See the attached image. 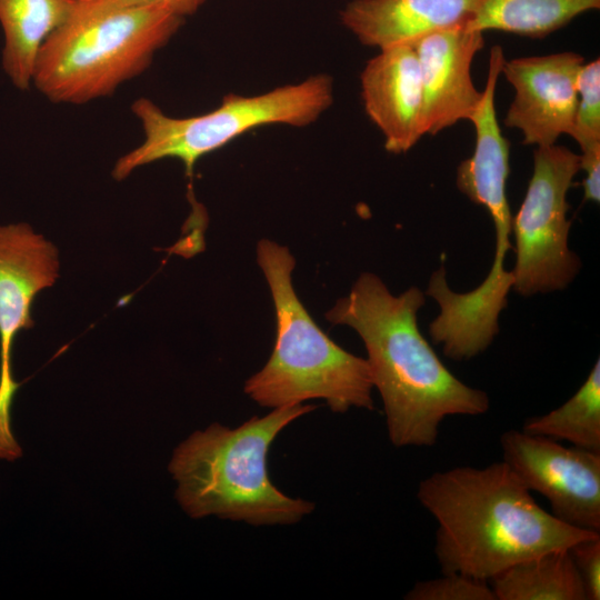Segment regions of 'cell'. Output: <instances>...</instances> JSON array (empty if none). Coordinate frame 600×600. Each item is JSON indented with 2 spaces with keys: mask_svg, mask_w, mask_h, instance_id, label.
<instances>
[{
  "mask_svg": "<svg viewBox=\"0 0 600 600\" xmlns=\"http://www.w3.org/2000/svg\"><path fill=\"white\" fill-rule=\"evenodd\" d=\"M599 7L600 0H482L468 28L543 38Z\"/></svg>",
  "mask_w": 600,
  "mask_h": 600,
  "instance_id": "e0dca14e",
  "label": "cell"
},
{
  "mask_svg": "<svg viewBox=\"0 0 600 600\" xmlns=\"http://www.w3.org/2000/svg\"><path fill=\"white\" fill-rule=\"evenodd\" d=\"M332 102L333 80L323 73L260 94L229 93L218 108L187 118L170 117L150 99L139 98L131 110L141 122L143 141L117 160L112 177L120 181L142 166L173 158L191 178L199 159L244 132L268 124L309 126Z\"/></svg>",
  "mask_w": 600,
  "mask_h": 600,
  "instance_id": "8992f818",
  "label": "cell"
},
{
  "mask_svg": "<svg viewBox=\"0 0 600 600\" xmlns=\"http://www.w3.org/2000/svg\"><path fill=\"white\" fill-rule=\"evenodd\" d=\"M313 404H287L239 427L219 423L180 443L169 463L176 497L192 518L217 516L251 526L294 524L314 503L280 491L268 473V452L278 434Z\"/></svg>",
  "mask_w": 600,
  "mask_h": 600,
  "instance_id": "3957f363",
  "label": "cell"
},
{
  "mask_svg": "<svg viewBox=\"0 0 600 600\" xmlns=\"http://www.w3.org/2000/svg\"><path fill=\"white\" fill-rule=\"evenodd\" d=\"M503 461L547 499L551 513L576 528L600 530V452L567 447L523 430L500 438Z\"/></svg>",
  "mask_w": 600,
  "mask_h": 600,
  "instance_id": "ba28073f",
  "label": "cell"
},
{
  "mask_svg": "<svg viewBox=\"0 0 600 600\" xmlns=\"http://www.w3.org/2000/svg\"><path fill=\"white\" fill-rule=\"evenodd\" d=\"M576 87L578 102L570 136L582 150L600 142V59L581 66Z\"/></svg>",
  "mask_w": 600,
  "mask_h": 600,
  "instance_id": "d6986e66",
  "label": "cell"
},
{
  "mask_svg": "<svg viewBox=\"0 0 600 600\" xmlns=\"http://www.w3.org/2000/svg\"><path fill=\"white\" fill-rule=\"evenodd\" d=\"M424 302L417 287L394 296L377 274L363 272L326 313L362 339L389 440L398 448L431 447L447 417L480 416L490 408L489 396L458 379L421 333L417 314Z\"/></svg>",
  "mask_w": 600,
  "mask_h": 600,
  "instance_id": "6da1fadb",
  "label": "cell"
},
{
  "mask_svg": "<svg viewBox=\"0 0 600 600\" xmlns=\"http://www.w3.org/2000/svg\"><path fill=\"white\" fill-rule=\"evenodd\" d=\"M119 6L133 7H160L173 14L184 18L193 14L206 2V0H107Z\"/></svg>",
  "mask_w": 600,
  "mask_h": 600,
  "instance_id": "603a6c76",
  "label": "cell"
},
{
  "mask_svg": "<svg viewBox=\"0 0 600 600\" xmlns=\"http://www.w3.org/2000/svg\"><path fill=\"white\" fill-rule=\"evenodd\" d=\"M360 80L364 110L383 134L386 150L409 151L423 136L422 83L413 46L381 49L367 62Z\"/></svg>",
  "mask_w": 600,
  "mask_h": 600,
  "instance_id": "7c38bea8",
  "label": "cell"
},
{
  "mask_svg": "<svg viewBox=\"0 0 600 600\" xmlns=\"http://www.w3.org/2000/svg\"><path fill=\"white\" fill-rule=\"evenodd\" d=\"M182 21L160 7L77 0L67 21L41 46L32 83L54 103L110 96L150 66Z\"/></svg>",
  "mask_w": 600,
  "mask_h": 600,
  "instance_id": "277c9868",
  "label": "cell"
},
{
  "mask_svg": "<svg viewBox=\"0 0 600 600\" xmlns=\"http://www.w3.org/2000/svg\"><path fill=\"white\" fill-rule=\"evenodd\" d=\"M583 584L587 600L600 599V533L569 548Z\"/></svg>",
  "mask_w": 600,
  "mask_h": 600,
  "instance_id": "44dd1931",
  "label": "cell"
},
{
  "mask_svg": "<svg viewBox=\"0 0 600 600\" xmlns=\"http://www.w3.org/2000/svg\"><path fill=\"white\" fill-rule=\"evenodd\" d=\"M522 430L600 452V360L571 398L543 416L529 418Z\"/></svg>",
  "mask_w": 600,
  "mask_h": 600,
  "instance_id": "ac0fdd59",
  "label": "cell"
},
{
  "mask_svg": "<svg viewBox=\"0 0 600 600\" xmlns=\"http://www.w3.org/2000/svg\"><path fill=\"white\" fill-rule=\"evenodd\" d=\"M417 498L438 523L434 553L442 572L483 581L599 534L544 510L503 460L436 471L420 481Z\"/></svg>",
  "mask_w": 600,
  "mask_h": 600,
  "instance_id": "7a4b0ae2",
  "label": "cell"
},
{
  "mask_svg": "<svg viewBox=\"0 0 600 600\" xmlns=\"http://www.w3.org/2000/svg\"><path fill=\"white\" fill-rule=\"evenodd\" d=\"M503 62L502 48L492 47L482 99L469 120L476 129L474 151L459 164L456 180L461 193L488 210L494 228H507L512 223L507 198L510 144L502 136L494 108V92Z\"/></svg>",
  "mask_w": 600,
  "mask_h": 600,
  "instance_id": "4fadbf2b",
  "label": "cell"
},
{
  "mask_svg": "<svg viewBox=\"0 0 600 600\" xmlns=\"http://www.w3.org/2000/svg\"><path fill=\"white\" fill-rule=\"evenodd\" d=\"M580 171V154L563 146L538 147L521 207L512 218L516 262L511 289L530 297L566 289L581 268L569 248L568 191Z\"/></svg>",
  "mask_w": 600,
  "mask_h": 600,
  "instance_id": "52a82bcc",
  "label": "cell"
},
{
  "mask_svg": "<svg viewBox=\"0 0 600 600\" xmlns=\"http://www.w3.org/2000/svg\"><path fill=\"white\" fill-rule=\"evenodd\" d=\"M482 0H353L340 12L342 24L366 46L380 50L423 36L470 24Z\"/></svg>",
  "mask_w": 600,
  "mask_h": 600,
  "instance_id": "5bb4252c",
  "label": "cell"
},
{
  "mask_svg": "<svg viewBox=\"0 0 600 600\" xmlns=\"http://www.w3.org/2000/svg\"><path fill=\"white\" fill-rule=\"evenodd\" d=\"M496 600H587L569 549L514 563L490 579Z\"/></svg>",
  "mask_w": 600,
  "mask_h": 600,
  "instance_id": "2e32d148",
  "label": "cell"
},
{
  "mask_svg": "<svg viewBox=\"0 0 600 600\" xmlns=\"http://www.w3.org/2000/svg\"><path fill=\"white\" fill-rule=\"evenodd\" d=\"M257 261L272 296L277 338L264 367L246 381L244 392L272 409L323 399L333 412L373 410L367 359L342 349L313 321L293 289L296 261L289 249L262 239Z\"/></svg>",
  "mask_w": 600,
  "mask_h": 600,
  "instance_id": "5b68a950",
  "label": "cell"
},
{
  "mask_svg": "<svg viewBox=\"0 0 600 600\" xmlns=\"http://www.w3.org/2000/svg\"><path fill=\"white\" fill-rule=\"evenodd\" d=\"M59 276L57 248L27 223L0 226V383H11L17 333L33 327L34 297Z\"/></svg>",
  "mask_w": 600,
  "mask_h": 600,
  "instance_id": "8fae6325",
  "label": "cell"
},
{
  "mask_svg": "<svg viewBox=\"0 0 600 600\" xmlns=\"http://www.w3.org/2000/svg\"><path fill=\"white\" fill-rule=\"evenodd\" d=\"M77 0H0L2 66L12 83L28 89L41 46L70 17Z\"/></svg>",
  "mask_w": 600,
  "mask_h": 600,
  "instance_id": "9a60e30c",
  "label": "cell"
},
{
  "mask_svg": "<svg viewBox=\"0 0 600 600\" xmlns=\"http://www.w3.org/2000/svg\"><path fill=\"white\" fill-rule=\"evenodd\" d=\"M411 44L422 83V134H437L460 120H470L482 99L471 78V63L484 46L483 32L461 24Z\"/></svg>",
  "mask_w": 600,
  "mask_h": 600,
  "instance_id": "30bf717a",
  "label": "cell"
},
{
  "mask_svg": "<svg viewBox=\"0 0 600 600\" xmlns=\"http://www.w3.org/2000/svg\"><path fill=\"white\" fill-rule=\"evenodd\" d=\"M417 582L406 594L408 600H496L489 581L459 572Z\"/></svg>",
  "mask_w": 600,
  "mask_h": 600,
  "instance_id": "ffe728a7",
  "label": "cell"
},
{
  "mask_svg": "<svg viewBox=\"0 0 600 600\" xmlns=\"http://www.w3.org/2000/svg\"><path fill=\"white\" fill-rule=\"evenodd\" d=\"M582 64V56L574 52L504 60L501 73L514 97L503 122L522 133L524 144L549 147L561 134H571Z\"/></svg>",
  "mask_w": 600,
  "mask_h": 600,
  "instance_id": "9c48e42d",
  "label": "cell"
},
{
  "mask_svg": "<svg viewBox=\"0 0 600 600\" xmlns=\"http://www.w3.org/2000/svg\"><path fill=\"white\" fill-rule=\"evenodd\" d=\"M580 170L586 172L582 181L583 201H600V142L581 150Z\"/></svg>",
  "mask_w": 600,
  "mask_h": 600,
  "instance_id": "7402d4cb",
  "label": "cell"
}]
</instances>
